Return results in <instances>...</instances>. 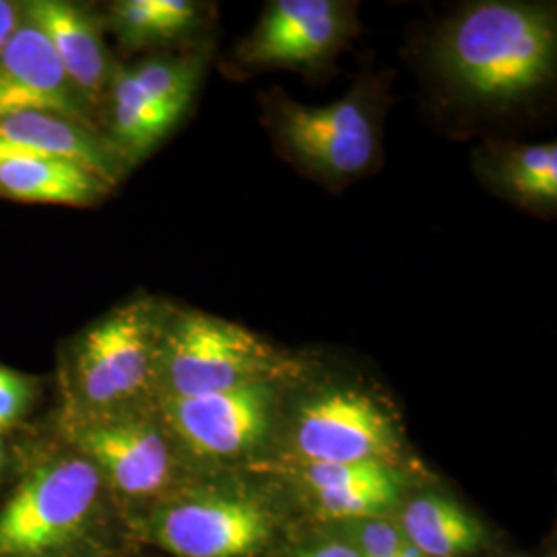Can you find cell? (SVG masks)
Instances as JSON below:
<instances>
[{"label":"cell","mask_w":557,"mask_h":557,"mask_svg":"<svg viewBox=\"0 0 557 557\" xmlns=\"http://www.w3.org/2000/svg\"><path fill=\"white\" fill-rule=\"evenodd\" d=\"M556 15L529 2H478L440 29L434 62L467 100L506 106L531 98L556 75Z\"/></svg>","instance_id":"6da1fadb"},{"label":"cell","mask_w":557,"mask_h":557,"mask_svg":"<svg viewBox=\"0 0 557 557\" xmlns=\"http://www.w3.org/2000/svg\"><path fill=\"white\" fill-rule=\"evenodd\" d=\"M168 306L128 299L87 326L71 354L69 416H100L158 405V359Z\"/></svg>","instance_id":"7a4b0ae2"},{"label":"cell","mask_w":557,"mask_h":557,"mask_svg":"<svg viewBox=\"0 0 557 557\" xmlns=\"http://www.w3.org/2000/svg\"><path fill=\"white\" fill-rule=\"evenodd\" d=\"M298 363L238 322L168 308L161 329L158 398L199 397L298 376Z\"/></svg>","instance_id":"3957f363"},{"label":"cell","mask_w":557,"mask_h":557,"mask_svg":"<svg viewBox=\"0 0 557 557\" xmlns=\"http://www.w3.org/2000/svg\"><path fill=\"white\" fill-rule=\"evenodd\" d=\"M103 487L96 465L75 450L41 462L0 510V557H46L77 543L96 520Z\"/></svg>","instance_id":"277c9868"},{"label":"cell","mask_w":557,"mask_h":557,"mask_svg":"<svg viewBox=\"0 0 557 557\" xmlns=\"http://www.w3.org/2000/svg\"><path fill=\"white\" fill-rule=\"evenodd\" d=\"M145 531L176 557H255L275 537L277 517L252 492L202 487L163 499Z\"/></svg>","instance_id":"5b68a950"},{"label":"cell","mask_w":557,"mask_h":557,"mask_svg":"<svg viewBox=\"0 0 557 557\" xmlns=\"http://www.w3.org/2000/svg\"><path fill=\"white\" fill-rule=\"evenodd\" d=\"M75 453L96 465L108 487L126 498L161 496L176 478V442L156 405L100 416H66Z\"/></svg>","instance_id":"8992f818"},{"label":"cell","mask_w":557,"mask_h":557,"mask_svg":"<svg viewBox=\"0 0 557 557\" xmlns=\"http://www.w3.org/2000/svg\"><path fill=\"white\" fill-rule=\"evenodd\" d=\"M202 71L200 54L114 69L106 101L110 131L106 139L124 168L147 158L178 124L199 91Z\"/></svg>","instance_id":"52a82bcc"},{"label":"cell","mask_w":557,"mask_h":557,"mask_svg":"<svg viewBox=\"0 0 557 557\" xmlns=\"http://www.w3.org/2000/svg\"><path fill=\"white\" fill-rule=\"evenodd\" d=\"M275 137L292 158L333 180L356 178L379 153V114L368 89H354L329 106L278 98L271 106Z\"/></svg>","instance_id":"ba28073f"},{"label":"cell","mask_w":557,"mask_h":557,"mask_svg":"<svg viewBox=\"0 0 557 557\" xmlns=\"http://www.w3.org/2000/svg\"><path fill=\"white\" fill-rule=\"evenodd\" d=\"M278 386L246 384L199 397L158 398L161 421L182 450L207 460H236L257 453L277 416Z\"/></svg>","instance_id":"9c48e42d"},{"label":"cell","mask_w":557,"mask_h":557,"mask_svg":"<svg viewBox=\"0 0 557 557\" xmlns=\"http://www.w3.org/2000/svg\"><path fill=\"white\" fill-rule=\"evenodd\" d=\"M292 446L296 462L398 465L403 440L376 398L358 388H329L299 403Z\"/></svg>","instance_id":"30bf717a"},{"label":"cell","mask_w":557,"mask_h":557,"mask_svg":"<svg viewBox=\"0 0 557 557\" xmlns=\"http://www.w3.org/2000/svg\"><path fill=\"white\" fill-rule=\"evenodd\" d=\"M351 13L335 0H275L239 44L238 60L250 66H319L349 38Z\"/></svg>","instance_id":"8fae6325"},{"label":"cell","mask_w":557,"mask_h":557,"mask_svg":"<svg viewBox=\"0 0 557 557\" xmlns=\"http://www.w3.org/2000/svg\"><path fill=\"white\" fill-rule=\"evenodd\" d=\"M38 112L98 131L50 41L25 15L0 52V116Z\"/></svg>","instance_id":"7c38bea8"},{"label":"cell","mask_w":557,"mask_h":557,"mask_svg":"<svg viewBox=\"0 0 557 557\" xmlns=\"http://www.w3.org/2000/svg\"><path fill=\"white\" fill-rule=\"evenodd\" d=\"M292 473L320 517L337 522L386 517L405 490L403 469L379 460L294 462Z\"/></svg>","instance_id":"4fadbf2b"},{"label":"cell","mask_w":557,"mask_h":557,"mask_svg":"<svg viewBox=\"0 0 557 557\" xmlns=\"http://www.w3.org/2000/svg\"><path fill=\"white\" fill-rule=\"evenodd\" d=\"M21 9L50 41L71 85L96 119L108 101L114 73L100 23L87 9L62 0H32Z\"/></svg>","instance_id":"5bb4252c"},{"label":"cell","mask_w":557,"mask_h":557,"mask_svg":"<svg viewBox=\"0 0 557 557\" xmlns=\"http://www.w3.org/2000/svg\"><path fill=\"white\" fill-rule=\"evenodd\" d=\"M0 153H29L75 163L114 186L124 170L116 151L100 131L77 122L20 112L0 116Z\"/></svg>","instance_id":"9a60e30c"},{"label":"cell","mask_w":557,"mask_h":557,"mask_svg":"<svg viewBox=\"0 0 557 557\" xmlns=\"http://www.w3.org/2000/svg\"><path fill=\"white\" fill-rule=\"evenodd\" d=\"M110 190V184L75 163L29 153H0L2 199L89 207Z\"/></svg>","instance_id":"2e32d148"},{"label":"cell","mask_w":557,"mask_h":557,"mask_svg":"<svg viewBox=\"0 0 557 557\" xmlns=\"http://www.w3.org/2000/svg\"><path fill=\"white\" fill-rule=\"evenodd\" d=\"M398 527L425 557H465L475 554L485 541L483 527L455 499L421 494L407 499Z\"/></svg>","instance_id":"e0dca14e"},{"label":"cell","mask_w":557,"mask_h":557,"mask_svg":"<svg viewBox=\"0 0 557 557\" xmlns=\"http://www.w3.org/2000/svg\"><path fill=\"white\" fill-rule=\"evenodd\" d=\"M499 190L529 207H556L557 145H508L490 156Z\"/></svg>","instance_id":"ac0fdd59"},{"label":"cell","mask_w":557,"mask_h":557,"mask_svg":"<svg viewBox=\"0 0 557 557\" xmlns=\"http://www.w3.org/2000/svg\"><path fill=\"white\" fill-rule=\"evenodd\" d=\"M200 7L190 0H122L110 7L108 25L120 44L137 50L176 40L199 25Z\"/></svg>","instance_id":"d6986e66"},{"label":"cell","mask_w":557,"mask_h":557,"mask_svg":"<svg viewBox=\"0 0 557 557\" xmlns=\"http://www.w3.org/2000/svg\"><path fill=\"white\" fill-rule=\"evenodd\" d=\"M341 524L345 541H349L361 557H403L411 545L393 518H359Z\"/></svg>","instance_id":"ffe728a7"},{"label":"cell","mask_w":557,"mask_h":557,"mask_svg":"<svg viewBox=\"0 0 557 557\" xmlns=\"http://www.w3.org/2000/svg\"><path fill=\"white\" fill-rule=\"evenodd\" d=\"M36 397V380L0 366V436L27 416Z\"/></svg>","instance_id":"44dd1931"},{"label":"cell","mask_w":557,"mask_h":557,"mask_svg":"<svg viewBox=\"0 0 557 557\" xmlns=\"http://www.w3.org/2000/svg\"><path fill=\"white\" fill-rule=\"evenodd\" d=\"M296 557H361L358 549L345 541V539H329V541H320L306 549H301Z\"/></svg>","instance_id":"7402d4cb"},{"label":"cell","mask_w":557,"mask_h":557,"mask_svg":"<svg viewBox=\"0 0 557 557\" xmlns=\"http://www.w3.org/2000/svg\"><path fill=\"white\" fill-rule=\"evenodd\" d=\"M21 17H23L21 4L0 0V52L7 46V41L11 40L15 29L20 27Z\"/></svg>","instance_id":"603a6c76"},{"label":"cell","mask_w":557,"mask_h":557,"mask_svg":"<svg viewBox=\"0 0 557 557\" xmlns=\"http://www.w3.org/2000/svg\"><path fill=\"white\" fill-rule=\"evenodd\" d=\"M2 465H4V442H2V436H0V471H2Z\"/></svg>","instance_id":"cb8c5ba5"}]
</instances>
